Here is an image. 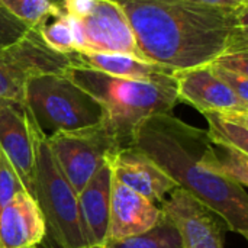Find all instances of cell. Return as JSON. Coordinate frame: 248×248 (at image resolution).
<instances>
[{
  "mask_svg": "<svg viewBox=\"0 0 248 248\" xmlns=\"http://www.w3.org/2000/svg\"><path fill=\"white\" fill-rule=\"evenodd\" d=\"M48 147L64 176L78 193L122 145L103 124L84 129L55 132Z\"/></svg>",
  "mask_w": 248,
  "mask_h": 248,
  "instance_id": "cell-7",
  "label": "cell"
},
{
  "mask_svg": "<svg viewBox=\"0 0 248 248\" xmlns=\"http://www.w3.org/2000/svg\"><path fill=\"white\" fill-rule=\"evenodd\" d=\"M112 169L109 161L78 192L80 217L90 246H106L109 235Z\"/></svg>",
  "mask_w": 248,
  "mask_h": 248,
  "instance_id": "cell-15",
  "label": "cell"
},
{
  "mask_svg": "<svg viewBox=\"0 0 248 248\" xmlns=\"http://www.w3.org/2000/svg\"><path fill=\"white\" fill-rule=\"evenodd\" d=\"M20 192H26L7 157L0 151V211Z\"/></svg>",
  "mask_w": 248,
  "mask_h": 248,
  "instance_id": "cell-23",
  "label": "cell"
},
{
  "mask_svg": "<svg viewBox=\"0 0 248 248\" xmlns=\"http://www.w3.org/2000/svg\"><path fill=\"white\" fill-rule=\"evenodd\" d=\"M131 145L142 150L177 187L218 215L230 231L248 238L247 192L221 174L206 131L171 113H158L135 126Z\"/></svg>",
  "mask_w": 248,
  "mask_h": 248,
  "instance_id": "cell-2",
  "label": "cell"
},
{
  "mask_svg": "<svg viewBox=\"0 0 248 248\" xmlns=\"http://www.w3.org/2000/svg\"><path fill=\"white\" fill-rule=\"evenodd\" d=\"M144 60L170 71L209 64L230 49H248V4L192 0H121Z\"/></svg>",
  "mask_w": 248,
  "mask_h": 248,
  "instance_id": "cell-1",
  "label": "cell"
},
{
  "mask_svg": "<svg viewBox=\"0 0 248 248\" xmlns=\"http://www.w3.org/2000/svg\"><path fill=\"white\" fill-rule=\"evenodd\" d=\"M35 128L26 105L0 99V151L17 173L25 190L35 199Z\"/></svg>",
  "mask_w": 248,
  "mask_h": 248,
  "instance_id": "cell-9",
  "label": "cell"
},
{
  "mask_svg": "<svg viewBox=\"0 0 248 248\" xmlns=\"http://www.w3.org/2000/svg\"><path fill=\"white\" fill-rule=\"evenodd\" d=\"M71 65L92 68L113 77L145 80L160 74H173V71L125 52H92V51H73L68 54Z\"/></svg>",
  "mask_w": 248,
  "mask_h": 248,
  "instance_id": "cell-16",
  "label": "cell"
},
{
  "mask_svg": "<svg viewBox=\"0 0 248 248\" xmlns=\"http://www.w3.org/2000/svg\"><path fill=\"white\" fill-rule=\"evenodd\" d=\"M71 65L68 54L49 48L39 28H31L13 44L0 48V99L25 103V84L38 74H62Z\"/></svg>",
  "mask_w": 248,
  "mask_h": 248,
  "instance_id": "cell-8",
  "label": "cell"
},
{
  "mask_svg": "<svg viewBox=\"0 0 248 248\" xmlns=\"http://www.w3.org/2000/svg\"><path fill=\"white\" fill-rule=\"evenodd\" d=\"M31 28L12 16L0 6V48L7 46L22 38Z\"/></svg>",
  "mask_w": 248,
  "mask_h": 248,
  "instance_id": "cell-24",
  "label": "cell"
},
{
  "mask_svg": "<svg viewBox=\"0 0 248 248\" xmlns=\"http://www.w3.org/2000/svg\"><path fill=\"white\" fill-rule=\"evenodd\" d=\"M46 225L36 201L20 192L0 211V248H38Z\"/></svg>",
  "mask_w": 248,
  "mask_h": 248,
  "instance_id": "cell-14",
  "label": "cell"
},
{
  "mask_svg": "<svg viewBox=\"0 0 248 248\" xmlns=\"http://www.w3.org/2000/svg\"><path fill=\"white\" fill-rule=\"evenodd\" d=\"M52 22H46L39 28V33L44 39V42L52 48L54 51L62 52V54H70L76 51V44H74V36L73 31L65 20L62 15L55 12L52 16Z\"/></svg>",
  "mask_w": 248,
  "mask_h": 248,
  "instance_id": "cell-22",
  "label": "cell"
},
{
  "mask_svg": "<svg viewBox=\"0 0 248 248\" xmlns=\"http://www.w3.org/2000/svg\"><path fill=\"white\" fill-rule=\"evenodd\" d=\"M208 121V138L214 145L248 153V110H211L202 113Z\"/></svg>",
  "mask_w": 248,
  "mask_h": 248,
  "instance_id": "cell-17",
  "label": "cell"
},
{
  "mask_svg": "<svg viewBox=\"0 0 248 248\" xmlns=\"http://www.w3.org/2000/svg\"><path fill=\"white\" fill-rule=\"evenodd\" d=\"M163 212V211H161ZM108 248H182V237L176 225L163 214V218L151 230L106 243Z\"/></svg>",
  "mask_w": 248,
  "mask_h": 248,
  "instance_id": "cell-19",
  "label": "cell"
},
{
  "mask_svg": "<svg viewBox=\"0 0 248 248\" xmlns=\"http://www.w3.org/2000/svg\"><path fill=\"white\" fill-rule=\"evenodd\" d=\"M212 73L248 103V49H230L209 62Z\"/></svg>",
  "mask_w": 248,
  "mask_h": 248,
  "instance_id": "cell-18",
  "label": "cell"
},
{
  "mask_svg": "<svg viewBox=\"0 0 248 248\" xmlns=\"http://www.w3.org/2000/svg\"><path fill=\"white\" fill-rule=\"evenodd\" d=\"M115 1H121V0H115Z\"/></svg>",
  "mask_w": 248,
  "mask_h": 248,
  "instance_id": "cell-28",
  "label": "cell"
},
{
  "mask_svg": "<svg viewBox=\"0 0 248 248\" xmlns=\"http://www.w3.org/2000/svg\"><path fill=\"white\" fill-rule=\"evenodd\" d=\"M214 147L218 155L221 174L246 189L248 186V153L231 147Z\"/></svg>",
  "mask_w": 248,
  "mask_h": 248,
  "instance_id": "cell-21",
  "label": "cell"
},
{
  "mask_svg": "<svg viewBox=\"0 0 248 248\" xmlns=\"http://www.w3.org/2000/svg\"><path fill=\"white\" fill-rule=\"evenodd\" d=\"M35 201L39 205L46 231L60 248L90 247L80 217L78 193L55 161L46 135L35 128Z\"/></svg>",
  "mask_w": 248,
  "mask_h": 248,
  "instance_id": "cell-5",
  "label": "cell"
},
{
  "mask_svg": "<svg viewBox=\"0 0 248 248\" xmlns=\"http://www.w3.org/2000/svg\"><path fill=\"white\" fill-rule=\"evenodd\" d=\"M84 248H108L106 246H90V247H84Z\"/></svg>",
  "mask_w": 248,
  "mask_h": 248,
  "instance_id": "cell-27",
  "label": "cell"
},
{
  "mask_svg": "<svg viewBox=\"0 0 248 248\" xmlns=\"http://www.w3.org/2000/svg\"><path fill=\"white\" fill-rule=\"evenodd\" d=\"M0 6L29 28H41L57 12L48 0H0Z\"/></svg>",
  "mask_w": 248,
  "mask_h": 248,
  "instance_id": "cell-20",
  "label": "cell"
},
{
  "mask_svg": "<svg viewBox=\"0 0 248 248\" xmlns=\"http://www.w3.org/2000/svg\"><path fill=\"white\" fill-rule=\"evenodd\" d=\"M57 12L68 22L76 51L125 52L142 58L122 6L115 0H62Z\"/></svg>",
  "mask_w": 248,
  "mask_h": 248,
  "instance_id": "cell-6",
  "label": "cell"
},
{
  "mask_svg": "<svg viewBox=\"0 0 248 248\" xmlns=\"http://www.w3.org/2000/svg\"><path fill=\"white\" fill-rule=\"evenodd\" d=\"M163 218L161 209L144 196L112 180L109 235L110 240L134 237L151 230Z\"/></svg>",
  "mask_w": 248,
  "mask_h": 248,
  "instance_id": "cell-13",
  "label": "cell"
},
{
  "mask_svg": "<svg viewBox=\"0 0 248 248\" xmlns=\"http://www.w3.org/2000/svg\"><path fill=\"white\" fill-rule=\"evenodd\" d=\"M64 74L103 106L102 124L122 147L131 145L134 129L141 121L158 113H171L179 102L173 74L137 80L77 65H70Z\"/></svg>",
  "mask_w": 248,
  "mask_h": 248,
  "instance_id": "cell-3",
  "label": "cell"
},
{
  "mask_svg": "<svg viewBox=\"0 0 248 248\" xmlns=\"http://www.w3.org/2000/svg\"><path fill=\"white\" fill-rule=\"evenodd\" d=\"M109 164L113 179L155 205L177 187L174 180L135 145L119 148L109 158Z\"/></svg>",
  "mask_w": 248,
  "mask_h": 248,
  "instance_id": "cell-11",
  "label": "cell"
},
{
  "mask_svg": "<svg viewBox=\"0 0 248 248\" xmlns=\"http://www.w3.org/2000/svg\"><path fill=\"white\" fill-rule=\"evenodd\" d=\"M169 195L160 209L179 230L182 248H224L221 227L214 212L180 187Z\"/></svg>",
  "mask_w": 248,
  "mask_h": 248,
  "instance_id": "cell-10",
  "label": "cell"
},
{
  "mask_svg": "<svg viewBox=\"0 0 248 248\" xmlns=\"http://www.w3.org/2000/svg\"><path fill=\"white\" fill-rule=\"evenodd\" d=\"M48 1H51L54 6H58L60 3H62V0H48Z\"/></svg>",
  "mask_w": 248,
  "mask_h": 248,
  "instance_id": "cell-26",
  "label": "cell"
},
{
  "mask_svg": "<svg viewBox=\"0 0 248 248\" xmlns=\"http://www.w3.org/2000/svg\"><path fill=\"white\" fill-rule=\"evenodd\" d=\"M177 97L196 108L201 113L211 110H248L243 102L211 70L209 64L173 73Z\"/></svg>",
  "mask_w": 248,
  "mask_h": 248,
  "instance_id": "cell-12",
  "label": "cell"
},
{
  "mask_svg": "<svg viewBox=\"0 0 248 248\" xmlns=\"http://www.w3.org/2000/svg\"><path fill=\"white\" fill-rule=\"evenodd\" d=\"M25 105L46 137L94 126L105 118L103 106L64 73L31 77L25 84Z\"/></svg>",
  "mask_w": 248,
  "mask_h": 248,
  "instance_id": "cell-4",
  "label": "cell"
},
{
  "mask_svg": "<svg viewBox=\"0 0 248 248\" xmlns=\"http://www.w3.org/2000/svg\"><path fill=\"white\" fill-rule=\"evenodd\" d=\"M211 6H222V7H240L243 4H248V0H192Z\"/></svg>",
  "mask_w": 248,
  "mask_h": 248,
  "instance_id": "cell-25",
  "label": "cell"
}]
</instances>
